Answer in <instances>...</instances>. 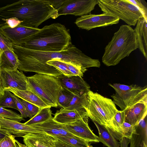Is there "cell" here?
I'll list each match as a JSON object with an SVG mask.
<instances>
[{
    "label": "cell",
    "mask_w": 147,
    "mask_h": 147,
    "mask_svg": "<svg viewBox=\"0 0 147 147\" xmlns=\"http://www.w3.org/2000/svg\"><path fill=\"white\" fill-rule=\"evenodd\" d=\"M14 52L19 61L18 69L20 71L32 72L58 77L62 74L47 62L58 60L83 68L99 67L98 59H93L85 54L79 49L70 44L60 52H45L31 50L13 45Z\"/></svg>",
    "instance_id": "cell-1"
},
{
    "label": "cell",
    "mask_w": 147,
    "mask_h": 147,
    "mask_svg": "<svg viewBox=\"0 0 147 147\" xmlns=\"http://www.w3.org/2000/svg\"><path fill=\"white\" fill-rule=\"evenodd\" d=\"M69 30L63 24L55 23L43 27L19 46L34 50L60 52L71 44Z\"/></svg>",
    "instance_id": "cell-2"
},
{
    "label": "cell",
    "mask_w": 147,
    "mask_h": 147,
    "mask_svg": "<svg viewBox=\"0 0 147 147\" xmlns=\"http://www.w3.org/2000/svg\"><path fill=\"white\" fill-rule=\"evenodd\" d=\"M138 48L136 34L130 26L121 25L105 49L102 58L106 66H114Z\"/></svg>",
    "instance_id": "cell-3"
},
{
    "label": "cell",
    "mask_w": 147,
    "mask_h": 147,
    "mask_svg": "<svg viewBox=\"0 0 147 147\" xmlns=\"http://www.w3.org/2000/svg\"><path fill=\"white\" fill-rule=\"evenodd\" d=\"M27 78L28 90L36 94L49 107L58 106L57 96L62 87L57 77L36 73Z\"/></svg>",
    "instance_id": "cell-4"
},
{
    "label": "cell",
    "mask_w": 147,
    "mask_h": 147,
    "mask_svg": "<svg viewBox=\"0 0 147 147\" xmlns=\"http://www.w3.org/2000/svg\"><path fill=\"white\" fill-rule=\"evenodd\" d=\"M88 104L85 108L88 117L93 121L104 125L118 111L113 101L91 90L87 93Z\"/></svg>",
    "instance_id": "cell-5"
},
{
    "label": "cell",
    "mask_w": 147,
    "mask_h": 147,
    "mask_svg": "<svg viewBox=\"0 0 147 147\" xmlns=\"http://www.w3.org/2000/svg\"><path fill=\"white\" fill-rule=\"evenodd\" d=\"M98 5L103 13L117 18L129 26H135L137 21L144 17L136 6L126 0H98Z\"/></svg>",
    "instance_id": "cell-6"
},
{
    "label": "cell",
    "mask_w": 147,
    "mask_h": 147,
    "mask_svg": "<svg viewBox=\"0 0 147 147\" xmlns=\"http://www.w3.org/2000/svg\"><path fill=\"white\" fill-rule=\"evenodd\" d=\"M108 85L115 90V93L111 96L121 111L140 102L147 101V86L142 87L136 84L126 85L118 83Z\"/></svg>",
    "instance_id": "cell-7"
},
{
    "label": "cell",
    "mask_w": 147,
    "mask_h": 147,
    "mask_svg": "<svg viewBox=\"0 0 147 147\" xmlns=\"http://www.w3.org/2000/svg\"><path fill=\"white\" fill-rule=\"evenodd\" d=\"M119 19L108 14H89L80 16L75 22L80 28L87 30L98 27H104L118 23Z\"/></svg>",
    "instance_id": "cell-8"
},
{
    "label": "cell",
    "mask_w": 147,
    "mask_h": 147,
    "mask_svg": "<svg viewBox=\"0 0 147 147\" xmlns=\"http://www.w3.org/2000/svg\"><path fill=\"white\" fill-rule=\"evenodd\" d=\"M98 0H65L57 10L58 17L71 14L82 16L88 14L93 10Z\"/></svg>",
    "instance_id": "cell-9"
},
{
    "label": "cell",
    "mask_w": 147,
    "mask_h": 147,
    "mask_svg": "<svg viewBox=\"0 0 147 147\" xmlns=\"http://www.w3.org/2000/svg\"><path fill=\"white\" fill-rule=\"evenodd\" d=\"M27 77L18 69L0 70V85L5 89L9 87L20 90H28Z\"/></svg>",
    "instance_id": "cell-10"
},
{
    "label": "cell",
    "mask_w": 147,
    "mask_h": 147,
    "mask_svg": "<svg viewBox=\"0 0 147 147\" xmlns=\"http://www.w3.org/2000/svg\"><path fill=\"white\" fill-rule=\"evenodd\" d=\"M88 117L85 116L71 123L63 124L64 129L74 135L89 142H99L98 137L94 133L89 126Z\"/></svg>",
    "instance_id": "cell-11"
},
{
    "label": "cell",
    "mask_w": 147,
    "mask_h": 147,
    "mask_svg": "<svg viewBox=\"0 0 147 147\" xmlns=\"http://www.w3.org/2000/svg\"><path fill=\"white\" fill-rule=\"evenodd\" d=\"M40 29L27 27L19 25L13 28L4 27L0 31L11 41L13 44L19 46L25 42L32 35Z\"/></svg>",
    "instance_id": "cell-12"
},
{
    "label": "cell",
    "mask_w": 147,
    "mask_h": 147,
    "mask_svg": "<svg viewBox=\"0 0 147 147\" xmlns=\"http://www.w3.org/2000/svg\"><path fill=\"white\" fill-rule=\"evenodd\" d=\"M0 123L2 128L7 130L15 137H23L29 133L46 134L41 130L20 122L0 117Z\"/></svg>",
    "instance_id": "cell-13"
},
{
    "label": "cell",
    "mask_w": 147,
    "mask_h": 147,
    "mask_svg": "<svg viewBox=\"0 0 147 147\" xmlns=\"http://www.w3.org/2000/svg\"><path fill=\"white\" fill-rule=\"evenodd\" d=\"M57 78L62 87L74 94L87 93L90 90L89 85L80 76H67L62 74Z\"/></svg>",
    "instance_id": "cell-14"
},
{
    "label": "cell",
    "mask_w": 147,
    "mask_h": 147,
    "mask_svg": "<svg viewBox=\"0 0 147 147\" xmlns=\"http://www.w3.org/2000/svg\"><path fill=\"white\" fill-rule=\"evenodd\" d=\"M124 122L136 127L147 114V101H142L123 111Z\"/></svg>",
    "instance_id": "cell-15"
},
{
    "label": "cell",
    "mask_w": 147,
    "mask_h": 147,
    "mask_svg": "<svg viewBox=\"0 0 147 147\" xmlns=\"http://www.w3.org/2000/svg\"><path fill=\"white\" fill-rule=\"evenodd\" d=\"M23 138L25 145L28 147H55L56 138L46 134L29 133Z\"/></svg>",
    "instance_id": "cell-16"
},
{
    "label": "cell",
    "mask_w": 147,
    "mask_h": 147,
    "mask_svg": "<svg viewBox=\"0 0 147 147\" xmlns=\"http://www.w3.org/2000/svg\"><path fill=\"white\" fill-rule=\"evenodd\" d=\"M32 125L45 134L52 136L76 137L64 129L62 124L55 121L53 117L44 122Z\"/></svg>",
    "instance_id": "cell-17"
},
{
    "label": "cell",
    "mask_w": 147,
    "mask_h": 147,
    "mask_svg": "<svg viewBox=\"0 0 147 147\" xmlns=\"http://www.w3.org/2000/svg\"><path fill=\"white\" fill-rule=\"evenodd\" d=\"M144 17L137 21L134 30L137 35L138 48L147 59V22Z\"/></svg>",
    "instance_id": "cell-18"
},
{
    "label": "cell",
    "mask_w": 147,
    "mask_h": 147,
    "mask_svg": "<svg viewBox=\"0 0 147 147\" xmlns=\"http://www.w3.org/2000/svg\"><path fill=\"white\" fill-rule=\"evenodd\" d=\"M85 116L88 117V115L85 109L66 111L59 110L54 114L53 119L59 123L66 125L74 122Z\"/></svg>",
    "instance_id": "cell-19"
},
{
    "label": "cell",
    "mask_w": 147,
    "mask_h": 147,
    "mask_svg": "<svg viewBox=\"0 0 147 147\" xmlns=\"http://www.w3.org/2000/svg\"><path fill=\"white\" fill-rule=\"evenodd\" d=\"M5 89L11 92L18 98L34 104L40 109L49 107L37 96L30 91L20 90L11 87Z\"/></svg>",
    "instance_id": "cell-20"
},
{
    "label": "cell",
    "mask_w": 147,
    "mask_h": 147,
    "mask_svg": "<svg viewBox=\"0 0 147 147\" xmlns=\"http://www.w3.org/2000/svg\"><path fill=\"white\" fill-rule=\"evenodd\" d=\"M98 130L99 142L108 147H119V142L116 140L109 130L104 125L93 121Z\"/></svg>",
    "instance_id": "cell-21"
},
{
    "label": "cell",
    "mask_w": 147,
    "mask_h": 147,
    "mask_svg": "<svg viewBox=\"0 0 147 147\" xmlns=\"http://www.w3.org/2000/svg\"><path fill=\"white\" fill-rule=\"evenodd\" d=\"M19 61L13 50H9L1 53L0 62V70L3 69H18Z\"/></svg>",
    "instance_id": "cell-22"
},
{
    "label": "cell",
    "mask_w": 147,
    "mask_h": 147,
    "mask_svg": "<svg viewBox=\"0 0 147 147\" xmlns=\"http://www.w3.org/2000/svg\"><path fill=\"white\" fill-rule=\"evenodd\" d=\"M87 93L75 94L69 104L65 108L59 110L62 111L79 110L85 109L88 104Z\"/></svg>",
    "instance_id": "cell-23"
},
{
    "label": "cell",
    "mask_w": 147,
    "mask_h": 147,
    "mask_svg": "<svg viewBox=\"0 0 147 147\" xmlns=\"http://www.w3.org/2000/svg\"><path fill=\"white\" fill-rule=\"evenodd\" d=\"M136 133V127L124 122L120 127L111 133L120 142L124 138L131 139L133 134Z\"/></svg>",
    "instance_id": "cell-24"
},
{
    "label": "cell",
    "mask_w": 147,
    "mask_h": 147,
    "mask_svg": "<svg viewBox=\"0 0 147 147\" xmlns=\"http://www.w3.org/2000/svg\"><path fill=\"white\" fill-rule=\"evenodd\" d=\"M51 107H48L40 109L34 117L24 123L29 125H32L42 123L49 120L53 117Z\"/></svg>",
    "instance_id": "cell-25"
},
{
    "label": "cell",
    "mask_w": 147,
    "mask_h": 147,
    "mask_svg": "<svg viewBox=\"0 0 147 147\" xmlns=\"http://www.w3.org/2000/svg\"><path fill=\"white\" fill-rule=\"evenodd\" d=\"M73 147H91L88 141L78 137L54 136Z\"/></svg>",
    "instance_id": "cell-26"
},
{
    "label": "cell",
    "mask_w": 147,
    "mask_h": 147,
    "mask_svg": "<svg viewBox=\"0 0 147 147\" xmlns=\"http://www.w3.org/2000/svg\"><path fill=\"white\" fill-rule=\"evenodd\" d=\"M124 122V112L118 110L113 118L104 126L111 133L120 127Z\"/></svg>",
    "instance_id": "cell-27"
},
{
    "label": "cell",
    "mask_w": 147,
    "mask_h": 147,
    "mask_svg": "<svg viewBox=\"0 0 147 147\" xmlns=\"http://www.w3.org/2000/svg\"><path fill=\"white\" fill-rule=\"evenodd\" d=\"M74 96L73 93L62 87L57 96L58 106L63 108L66 107L71 102Z\"/></svg>",
    "instance_id": "cell-28"
},
{
    "label": "cell",
    "mask_w": 147,
    "mask_h": 147,
    "mask_svg": "<svg viewBox=\"0 0 147 147\" xmlns=\"http://www.w3.org/2000/svg\"><path fill=\"white\" fill-rule=\"evenodd\" d=\"M13 95L11 92L5 90L4 95L0 98V107L11 108L18 111Z\"/></svg>",
    "instance_id": "cell-29"
},
{
    "label": "cell",
    "mask_w": 147,
    "mask_h": 147,
    "mask_svg": "<svg viewBox=\"0 0 147 147\" xmlns=\"http://www.w3.org/2000/svg\"><path fill=\"white\" fill-rule=\"evenodd\" d=\"M46 63L55 67L64 76H73L69 71L66 63L58 60H51L48 61Z\"/></svg>",
    "instance_id": "cell-30"
},
{
    "label": "cell",
    "mask_w": 147,
    "mask_h": 147,
    "mask_svg": "<svg viewBox=\"0 0 147 147\" xmlns=\"http://www.w3.org/2000/svg\"><path fill=\"white\" fill-rule=\"evenodd\" d=\"M0 117L20 122L25 120L21 115L10 110L7 109L0 107Z\"/></svg>",
    "instance_id": "cell-31"
},
{
    "label": "cell",
    "mask_w": 147,
    "mask_h": 147,
    "mask_svg": "<svg viewBox=\"0 0 147 147\" xmlns=\"http://www.w3.org/2000/svg\"><path fill=\"white\" fill-rule=\"evenodd\" d=\"M23 105L27 117L30 119L34 117L39 112L40 109L36 106L23 100H21Z\"/></svg>",
    "instance_id": "cell-32"
},
{
    "label": "cell",
    "mask_w": 147,
    "mask_h": 147,
    "mask_svg": "<svg viewBox=\"0 0 147 147\" xmlns=\"http://www.w3.org/2000/svg\"><path fill=\"white\" fill-rule=\"evenodd\" d=\"M13 44L0 31V50L2 53L6 51L13 50Z\"/></svg>",
    "instance_id": "cell-33"
},
{
    "label": "cell",
    "mask_w": 147,
    "mask_h": 147,
    "mask_svg": "<svg viewBox=\"0 0 147 147\" xmlns=\"http://www.w3.org/2000/svg\"><path fill=\"white\" fill-rule=\"evenodd\" d=\"M13 135L0 139V147H19Z\"/></svg>",
    "instance_id": "cell-34"
},
{
    "label": "cell",
    "mask_w": 147,
    "mask_h": 147,
    "mask_svg": "<svg viewBox=\"0 0 147 147\" xmlns=\"http://www.w3.org/2000/svg\"><path fill=\"white\" fill-rule=\"evenodd\" d=\"M69 70L73 76H77L82 77L84 73L87 70L86 68L79 67L66 63Z\"/></svg>",
    "instance_id": "cell-35"
},
{
    "label": "cell",
    "mask_w": 147,
    "mask_h": 147,
    "mask_svg": "<svg viewBox=\"0 0 147 147\" xmlns=\"http://www.w3.org/2000/svg\"><path fill=\"white\" fill-rule=\"evenodd\" d=\"M136 6L142 12L144 17L147 19V8L142 2V0H126Z\"/></svg>",
    "instance_id": "cell-36"
},
{
    "label": "cell",
    "mask_w": 147,
    "mask_h": 147,
    "mask_svg": "<svg viewBox=\"0 0 147 147\" xmlns=\"http://www.w3.org/2000/svg\"><path fill=\"white\" fill-rule=\"evenodd\" d=\"M13 97L18 111H19L21 113V115L23 118L27 117L24 106L21 102V100L14 94L13 95Z\"/></svg>",
    "instance_id": "cell-37"
},
{
    "label": "cell",
    "mask_w": 147,
    "mask_h": 147,
    "mask_svg": "<svg viewBox=\"0 0 147 147\" xmlns=\"http://www.w3.org/2000/svg\"><path fill=\"white\" fill-rule=\"evenodd\" d=\"M45 1L51 5L55 9L57 10L60 7L65 0H45Z\"/></svg>",
    "instance_id": "cell-38"
},
{
    "label": "cell",
    "mask_w": 147,
    "mask_h": 147,
    "mask_svg": "<svg viewBox=\"0 0 147 147\" xmlns=\"http://www.w3.org/2000/svg\"><path fill=\"white\" fill-rule=\"evenodd\" d=\"M55 147H73L57 138L55 142Z\"/></svg>",
    "instance_id": "cell-39"
},
{
    "label": "cell",
    "mask_w": 147,
    "mask_h": 147,
    "mask_svg": "<svg viewBox=\"0 0 147 147\" xmlns=\"http://www.w3.org/2000/svg\"><path fill=\"white\" fill-rule=\"evenodd\" d=\"M11 135L7 130L2 128H0V139Z\"/></svg>",
    "instance_id": "cell-40"
},
{
    "label": "cell",
    "mask_w": 147,
    "mask_h": 147,
    "mask_svg": "<svg viewBox=\"0 0 147 147\" xmlns=\"http://www.w3.org/2000/svg\"><path fill=\"white\" fill-rule=\"evenodd\" d=\"M5 89L2 88L0 85V98L4 94Z\"/></svg>",
    "instance_id": "cell-41"
},
{
    "label": "cell",
    "mask_w": 147,
    "mask_h": 147,
    "mask_svg": "<svg viewBox=\"0 0 147 147\" xmlns=\"http://www.w3.org/2000/svg\"><path fill=\"white\" fill-rule=\"evenodd\" d=\"M15 141L16 143L18 145L19 147H28L25 145L23 144H22L20 143L17 140H15Z\"/></svg>",
    "instance_id": "cell-42"
},
{
    "label": "cell",
    "mask_w": 147,
    "mask_h": 147,
    "mask_svg": "<svg viewBox=\"0 0 147 147\" xmlns=\"http://www.w3.org/2000/svg\"><path fill=\"white\" fill-rule=\"evenodd\" d=\"M2 52L0 50V59H1V54Z\"/></svg>",
    "instance_id": "cell-43"
},
{
    "label": "cell",
    "mask_w": 147,
    "mask_h": 147,
    "mask_svg": "<svg viewBox=\"0 0 147 147\" xmlns=\"http://www.w3.org/2000/svg\"><path fill=\"white\" fill-rule=\"evenodd\" d=\"M1 125H0V128H1Z\"/></svg>",
    "instance_id": "cell-44"
}]
</instances>
